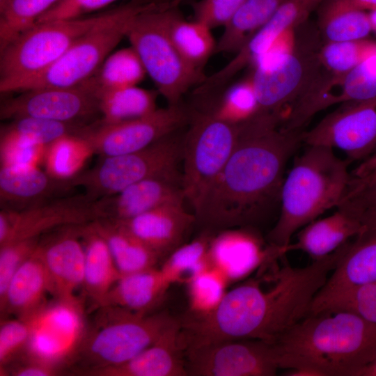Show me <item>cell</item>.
I'll return each instance as SVG.
<instances>
[{
  "label": "cell",
  "mask_w": 376,
  "mask_h": 376,
  "mask_svg": "<svg viewBox=\"0 0 376 376\" xmlns=\"http://www.w3.org/2000/svg\"><path fill=\"white\" fill-rule=\"evenodd\" d=\"M343 251L342 246L303 267L286 263L268 288L251 279L228 290L212 313L191 315L180 322L185 347L242 339L275 343L311 313L317 294Z\"/></svg>",
  "instance_id": "obj_1"
},
{
  "label": "cell",
  "mask_w": 376,
  "mask_h": 376,
  "mask_svg": "<svg viewBox=\"0 0 376 376\" xmlns=\"http://www.w3.org/2000/svg\"><path fill=\"white\" fill-rule=\"evenodd\" d=\"M301 141L299 131L260 113L240 125L235 148L198 209L196 221L223 229L250 224L279 199L287 162Z\"/></svg>",
  "instance_id": "obj_2"
},
{
  "label": "cell",
  "mask_w": 376,
  "mask_h": 376,
  "mask_svg": "<svg viewBox=\"0 0 376 376\" xmlns=\"http://www.w3.org/2000/svg\"><path fill=\"white\" fill-rule=\"evenodd\" d=\"M293 376H356L376 358V323L352 312L311 313L273 344Z\"/></svg>",
  "instance_id": "obj_3"
},
{
  "label": "cell",
  "mask_w": 376,
  "mask_h": 376,
  "mask_svg": "<svg viewBox=\"0 0 376 376\" xmlns=\"http://www.w3.org/2000/svg\"><path fill=\"white\" fill-rule=\"evenodd\" d=\"M350 179L347 163L333 148L308 146L284 178L279 197L280 213L269 233V244L289 247L297 231L339 205Z\"/></svg>",
  "instance_id": "obj_4"
},
{
  "label": "cell",
  "mask_w": 376,
  "mask_h": 376,
  "mask_svg": "<svg viewBox=\"0 0 376 376\" xmlns=\"http://www.w3.org/2000/svg\"><path fill=\"white\" fill-rule=\"evenodd\" d=\"M70 361L68 375L123 363L157 340L178 320L166 313H134L100 306Z\"/></svg>",
  "instance_id": "obj_5"
},
{
  "label": "cell",
  "mask_w": 376,
  "mask_h": 376,
  "mask_svg": "<svg viewBox=\"0 0 376 376\" xmlns=\"http://www.w3.org/2000/svg\"><path fill=\"white\" fill-rule=\"evenodd\" d=\"M169 2L150 1L131 19L126 36L141 60L157 92L169 105L180 104L182 97L205 79L182 58L166 28Z\"/></svg>",
  "instance_id": "obj_6"
},
{
  "label": "cell",
  "mask_w": 376,
  "mask_h": 376,
  "mask_svg": "<svg viewBox=\"0 0 376 376\" xmlns=\"http://www.w3.org/2000/svg\"><path fill=\"white\" fill-rule=\"evenodd\" d=\"M102 15L36 24L0 50V92L17 88L55 63Z\"/></svg>",
  "instance_id": "obj_7"
},
{
  "label": "cell",
  "mask_w": 376,
  "mask_h": 376,
  "mask_svg": "<svg viewBox=\"0 0 376 376\" xmlns=\"http://www.w3.org/2000/svg\"><path fill=\"white\" fill-rule=\"evenodd\" d=\"M150 0H132L102 15L49 68L21 84L16 92L43 87H72L92 77L120 40L131 19Z\"/></svg>",
  "instance_id": "obj_8"
},
{
  "label": "cell",
  "mask_w": 376,
  "mask_h": 376,
  "mask_svg": "<svg viewBox=\"0 0 376 376\" xmlns=\"http://www.w3.org/2000/svg\"><path fill=\"white\" fill-rule=\"evenodd\" d=\"M240 125L224 122L211 112L191 118L183 139L182 182L185 201L198 209L237 144Z\"/></svg>",
  "instance_id": "obj_9"
},
{
  "label": "cell",
  "mask_w": 376,
  "mask_h": 376,
  "mask_svg": "<svg viewBox=\"0 0 376 376\" xmlns=\"http://www.w3.org/2000/svg\"><path fill=\"white\" fill-rule=\"evenodd\" d=\"M175 132L139 150L101 157L93 168L72 178L93 200L115 194L142 180L177 169L182 159L183 139Z\"/></svg>",
  "instance_id": "obj_10"
},
{
  "label": "cell",
  "mask_w": 376,
  "mask_h": 376,
  "mask_svg": "<svg viewBox=\"0 0 376 376\" xmlns=\"http://www.w3.org/2000/svg\"><path fill=\"white\" fill-rule=\"evenodd\" d=\"M319 48L299 41L290 51L273 58L263 57L253 65L249 75L258 97L259 113L283 120L322 70Z\"/></svg>",
  "instance_id": "obj_11"
},
{
  "label": "cell",
  "mask_w": 376,
  "mask_h": 376,
  "mask_svg": "<svg viewBox=\"0 0 376 376\" xmlns=\"http://www.w3.org/2000/svg\"><path fill=\"white\" fill-rule=\"evenodd\" d=\"M189 120L182 105H168L146 116L116 123L100 120L83 127L77 134L91 146L94 155L107 157L143 149L177 132Z\"/></svg>",
  "instance_id": "obj_12"
},
{
  "label": "cell",
  "mask_w": 376,
  "mask_h": 376,
  "mask_svg": "<svg viewBox=\"0 0 376 376\" xmlns=\"http://www.w3.org/2000/svg\"><path fill=\"white\" fill-rule=\"evenodd\" d=\"M188 375L273 376L280 369L273 344L230 340L185 348Z\"/></svg>",
  "instance_id": "obj_13"
},
{
  "label": "cell",
  "mask_w": 376,
  "mask_h": 376,
  "mask_svg": "<svg viewBox=\"0 0 376 376\" xmlns=\"http://www.w3.org/2000/svg\"><path fill=\"white\" fill-rule=\"evenodd\" d=\"M19 93L1 102V120L35 117L87 125L100 115L97 91L88 80L76 86L43 87Z\"/></svg>",
  "instance_id": "obj_14"
},
{
  "label": "cell",
  "mask_w": 376,
  "mask_h": 376,
  "mask_svg": "<svg viewBox=\"0 0 376 376\" xmlns=\"http://www.w3.org/2000/svg\"><path fill=\"white\" fill-rule=\"evenodd\" d=\"M82 301L55 299L30 317L32 331L24 353L63 368L67 375L86 328Z\"/></svg>",
  "instance_id": "obj_15"
},
{
  "label": "cell",
  "mask_w": 376,
  "mask_h": 376,
  "mask_svg": "<svg viewBox=\"0 0 376 376\" xmlns=\"http://www.w3.org/2000/svg\"><path fill=\"white\" fill-rule=\"evenodd\" d=\"M301 141L340 149L350 159L361 162L376 151V97L340 104L301 133Z\"/></svg>",
  "instance_id": "obj_16"
},
{
  "label": "cell",
  "mask_w": 376,
  "mask_h": 376,
  "mask_svg": "<svg viewBox=\"0 0 376 376\" xmlns=\"http://www.w3.org/2000/svg\"><path fill=\"white\" fill-rule=\"evenodd\" d=\"M95 201L85 193L71 194L19 211L1 209L0 246L61 226L91 223L99 219Z\"/></svg>",
  "instance_id": "obj_17"
},
{
  "label": "cell",
  "mask_w": 376,
  "mask_h": 376,
  "mask_svg": "<svg viewBox=\"0 0 376 376\" xmlns=\"http://www.w3.org/2000/svg\"><path fill=\"white\" fill-rule=\"evenodd\" d=\"M84 225L61 226L40 237L35 254L44 265L50 282L51 295L55 299L78 298L75 292L81 288L84 278Z\"/></svg>",
  "instance_id": "obj_18"
},
{
  "label": "cell",
  "mask_w": 376,
  "mask_h": 376,
  "mask_svg": "<svg viewBox=\"0 0 376 376\" xmlns=\"http://www.w3.org/2000/svg\"><path fill=\"white\" fill-rule=\"evenodd\" d=\"M185 201L177 169L142 180L95 201L99 218L125 221L157 207Z\"/></svg>",
  "instance_id": "obj_19"
},
{
  "label": "cell",
  "mask_w": 376,
  "mask_h": 376,
  "mask_svg": "<svg viewBox=\"0 0 376 376\" xmlns=\"http://www.w3.org/2000/svg\"><path fill=\"white\" fill-rule=\"evenodd\" d=\"M290 251L289 247L269 244L265 247L253 233L243 229H224L211 237L208 256L211 266L230 283L249 276L263 263Z\"/></svg>",
  "instance_id": "obj_20"
},
{
  "label": "cell",
  "mask_w": 376,
  "mask_h": 376,
  "mask_svg": "<svg viewBox=\"0 0 376 376\" xmlns=\"http://www.w3.org/2000/svg\"><path fill=\"white\" fill-rule=\"evenodd\" d=\"M72 180L56 179L39 166H1V209L19 211L71 194Z\"/></svg>",
  "instance_id": "obj_21"
},
{
  "label": "cell",
  "mask_w": 376,
  "mask_h": 376,
  "mask_svg": "<svg viewBox=\"0 0 376 376\" xmlns=\"http://www.w3.org/2000/svg\"><path fill=\"white\" fill-rule=\"evenodd\" d=\"M180 322L127 361L92 370L84 376H187Z\"/></svg>",
  "instance_id": "obj_22"
},
{
  "label": "cell",
  "mask_w": 376,
  "mask_h": 376,
  "mask_svg": "<svg viewBox=\"0 0 376 376\" xmlns=\"http://www.w3.org/2000/svg\"><path fill=\"white\" fill-rule=\"evenodd\" d=\"M196 221L184 203L166 204L125 221H118L162 258L180 245Z\"/></svg>",
  "instance_id": "obj_23"
},
{
  "label": "cell",
  "mask_w": 376,
  "mask_h": 376,
  "mask_svg": "<svg viewBox=\"0 0 376 376\" xmlns=\"http://www.w3.org/2000/svg\"><path fill=\"white\" fill-rule=\"evenodd\" d=\"M375 281L376 227L363 228L354 241L345 244L341 258L317 294L313 304Z\"/></svg>",
  "instance_id": "obj_24"
},
{
  "label": "cell",
  "mask_w": 376,
  "mask_h": 376,
  "mask_svg": "<svg viewBox=\"0 0 376 376\" xmlns=\"http://www.w3.org/2000/svg\"><path fill=\"white\" fill-rule=\"evenodd\" d=\"M323 0H285L276 13L226 65L228 71L237 75L253 66L283 33L304 23Z\"/></svg>",
  "instance_id": "obj_25"
},
{
  "label": "cell",
  "mask_w": 376,
  "mask_h": 376,
  "mask_svg": "<svg viewBox=\"0 0 376 376\" xmlns=\"http://www.w3.org/2000/svg\"><path fill=\"white\" fill-rule=\"evenodd\" d=\"M49 279L41 260L34 253L15 272L0 301L1 318L8 315L29 318L47 304Z\"/></svg>",
  "instance_id": "obj_26"
},
{
  "label": "cell",
  "mask_w": 376,
  "mask_h": 376,
  "mask_svg": "<svg viewBox=\"0 0 376 376\" xmlns=\"http://www.w3.org/2000/svg\"><path fill=\"white\" fill-rule=\"evenodd\" d=\"M363 230L361 223L346 211L337 208L331 215L315 219L299 230L290 251L300 250L313 260L324 258Z\"/></svg>",
  "instance_id": "obj_27"
},
{
  "label": "cell",
  "mask_w": 376,
  "mask_h": 376,
  "mask_svg": "<svg viewBox=\"0 0 376 376\" xmlns=\"http://www.w3.org/2000/svg\"><path fill=\"white\" fill-rule=\"evenodd\" d=\"M169 287L159 268L123 275L98 307L111 306L134 313H149Z\"/></svg>",
  "instance_id": "obj_28"
},
{
  "label": "cell",
  "mask_w": 376,
  "mask_h": 376,
  "mask_svg": "<svg viewBox=\"0 0 376 376\" xmlns=\"http://www.w3.org/2000/svg\"><path fill=\"white\" fill-rule=\"evenodd\" d=\"M82 241L85 260L81 289L84 297L97 308L120 274L105 240L96 230L93 221L84 226Z\"/></svg>",
  "instance_id": "obj_29"
},
{
  "label": "cell",
  "mask_w": 376,
  "mask_h": 376,
  "mask_svg": "<svg viewBox=\"0 0 376 376\" xmlns=\"http://www.w3.org/2000/svg\"><path fill=\"white\" fill-rule=\"evenodd\" d=\"M93 224L105 240L120 276L155 267L159 254L120 222L99 218Z\"/></svg>",
  "instance_id": "obj_30"
},
{
  "label": "cell",
  "mask_w": 376,
  "mask_h": 376,
  "mask_svg": "<svg viewBox=\"0 0 376 376\" xmlns=\"http://www.w3.org/2000/svg\"><path fill=\"white\" fill-rule=\"evenodd\" d=\"M170 5L166 9V28L169 35L182 58L192 68L202 72V68L212 54L215 53L211 29L204 23L194 19L187 21Z\"/></svg>",
  "instance_id": "obj_31"
},
{
  "label": "cell",
  "mask_w": 376,
  "mask_h": 376,
  "mask_svg": "<svg viewBox=\"0 0 376 376\" xmlns=\"http://www.w3.org/2000/svg\"><path fill=\"white\" fill-rule=\"evenodd\" d=\"M318 8L319 31L325 42L363 39L372 31L368 13L350 0H323Z\"/></svg>",
  "instance_id": "obj_32"
},
{
  "label": "cell",
  "mask_w": 376,
  "mask_h": 376,
  "mask_svg": "<svg viewBox=\"0 0 376 376\" xmlns=\"http://www.w3.org/2000/svg\"><path fill=\"white\" fill-rule=\"evenodd\" d=\"M285 0H246L217 42L215 53L237 52L278 10Z\"/></svg>",
  "instance_id": "obj_33"
},
{
  "label": "cell",
  "mask_w": 376,
  "mask_h": 376,
  "mask_svg": "<svg viewBox=\"0 0 376 376\" xmlns=\"http://www.w3.org/2000/svg\"><path fill=\"white\" fill-rule=\"evenodd\" d=\"M157 91L136 86L98 93L100 121L116 123L149 114L157 108Z\"/></svg>",
  "instance_id": "obj_34"
},
{
  "label": "cell",
  "mask_w": 376,
  "mask_h": 376,
  "mask_svg": "<svg viewBox=\"0 0 376 376\" xmlns=\"http://www.w3.org/2000/svg\"><path fill=\"white\" fill-rule=\"evenodd\" d=\"M147 74L136 51L130 46L110 54L97 72L89 79L97 94L136 86Z\"/></svg>",
  "instance_id": "obj_35"
},
{
  "label": "cell",
  "mask_w": 376,
  "mask_h": 376,
  "mask_svg": "<svg viewBox=\"0 0 376 376\" xmlns=\"http://www.w3.org/2000/svg\"><path fill=\"white\" fill-rule=\"evenodd\" d=\"M94 155L88 143L77 134L63 136L47 147L44 164L52 177L64 180L74 178Z\"/></svg>",
  "instance_id": "obj_36"
},
{
  "label": "cell",
  "mask_w": 376,
  "mask_h": 376,
  "mask_svg": "<svg viewBox=\"0 0 376 376\" xmlns=\"http://www.w3.org/2000/svg\"><path fill=\"white\" fill-rule=\"evenodd\" d=\"M210 239L211 236L204 235L180 245L169 254L159 270L170 286L176 283L187 284L211 265L208 256Z\"/></svg>",
  "instance_id": "obj_37"
},
{
  "label": "cell",
  "mask_w": 376,
  "mask_h": 376,
  "mask_svg": "<svg viewBox=\"0 0 376 376\" xmlns=\"http://www.w3.org/2000/svg\"><path fill=\"white\" fill-rule=\"evenodd\" d=\"M61 0H8L0 8V50L38 19Z\"/></svg>",
  "instance_id": "obj_38"
},
{
  "label": "cell",
  "mask_w": 376,
  "mask_h": 376,
  "mask_svg": "<svg viewBox=\"0 0 376 376\" xmlns=\"http://www.w3.org/2000/svg\"><path fill=\"white\" fill-rule=\"evenodd\" d=\"M217 118L240 125L259 113V102L250 75L229 87L211 111Z\"/></svg>",
  "instance_id": "obj_39"
},
{
  "label": "cell",
  "mask_w": 376,
  "mask_h": 376,
  "mask_svg": "<svg viewBox=\"0 0 376 376\" xmlns=\"http://www.w3.org/2000/svg\"><path fill=\"white\" fill-rule=\"evenodd\" d=\"M376 54V40L366 38L325 42L318 50V58L324 70L340 74L356 67Z\"/></svg>",
  "instance_id": "obj_40"
},
{
  "label": "cell",
  "mask_w": 376,
  "mask_h": 376,
  "mask_svg": "<svg viewBox=\"0 0 376 376\" xmlns=\"http://www.w3.org/2000/svg\"><path fill=\"white\" fill-rule=\"evenodd\" d=\"M228 284L211 265L193 277L187 283L191 315H205L214 311L225 297Z\"/></svg>",
  "instance_id": "obj_41"
},
{
  "label": "cell",
  "mask_w": 376,
  "mask_h": 376,
  "mask_svg": "<svg viewBox=\"0 0 376 376\" xmlns=\"http://www.w3.org/2000/svg\"><path fill=\"white\" fill-rule=\"evenodd\" d=\"M325 310L352 312L376 323V281L350 288L314 304L311 313Z\"/></svg>",
  "instance_id": "obj_42"
},
{
  "label": "cell",
  "mask_w": 376,
  "mask_h": 376,
  "mask_svg": "<svg viewBox=\"0 0 376 376\" xmlns=\"http://www.w3.org/2000/svg\"><path fill=\"white\" fill-rule=\"evenodd\" d=\"M84 126L40 118L23 117L10 120L2 127L47 147L63 136L77 134Z\"/></svg>",
  "instance_id": "obj_43"
},
{
  "label": "cell",
  "mask_w": 376,
  "mask_h": 376,
  "mask_svg": "<svg viewBox=\"0 0 376 376\" xmlns=\"http://www.w3.org/2000/svg\"><path fill=\"white\" fill-rule=\"evenodd\" d=\"M0 138L1 166H38L44 162L47 146L36 143L2 127Z\"/></svg>",
  "instance_id": "obj_44"
},
{
  "label": "cell",
  "mask_w": 376,
  "mask_h": 376,
  "mask_svg": "<svg viewBox=\"0 0 376 376\" xmlns=\"http://www.w3.org/2000/svg\"><path fill=\"white\" fill-rule=\"evenodd\" d=\"M32 331L30 318L1 319L0 368L24 353Z\"/></svg>",
  "instance_id": "obj_45"
},
{
  "label": "cell",
  "mask_w": 376,
  "mask_h": 376,
  "mask_svg": "<svg viewBox=\"0 0 376 376\" xmlns=\"http://www.w3.org/2000/svg\"><path fill=\"white\" fill-rule=\"evenodd\" d=\"M40 237L14 241L0 246V301L15 272L34 253Z\"/></svg>",
  "instance_id": "obj_46"
},
{
  "label": "cell",
  "mask_w": 376,
  "mask_h": 376,
  "mask_svg": "<svg viewBox=\"0 0 376 376\" xmlns=\"http://www.w3.org/2000/svg\"><path fill=\"white\" fill-rule=\"evenodd\" d=\"M336 208L346 211L363 228L376 227V183L346 194Z\"/></svg>",
  "instance_id": "obj_47"
},
{
  "label": "cell",
  "mask_w": 376,
  "mask_h": 376,
  "mask_svg": "<svg viewBox=\"0 0 376 376\" xmlns=\"http://www.w3.org/2000/svg\"><path fill=\"white\" fill-rule=\"evenodd\" d=\"M246 0H199L192 5L194 19L211 29L225 26Z\"/></svg>",
  "instance_id": "obj_48"
},
{
  "label": "cell",
  "mask_w": 376,
  "mask_h": 376,
  "mask_svg": "<svg viewBox=\"0 0 376 376\" xmlns=\"http://www.w3.org/2000/svg\"><path fill=\"white\" fill-rule=\"evenodd\" d=\"M116 0H61L45 13L37 23L79 18L84 14L104 8ZM36 23V24H37Z\"/></svg>",
  "instance_id": "obj_49"
},
{
  "label": "cell",
  "mask_w": 376,
  "mask_h": 376,
  "mask_svg": "<svg viewBox=\"0 0 376 376\" xmlns=\"http://www.w3.org/2000/svg\"><path fill=\"white\" fill-rule=\"evenodd\" d=\"M2 376H55L66 375L65 371L24 353L17 359L0 368Z\"/></svg>",
  "instance_id": "obj_50"
},
{
  "label": "cell",
  "mask_w": 376,
  "mask_h": 376,
  "mask_svg": "<svg viewBox=\"0 0 376 376\" xmlns=\"http://www.w3.org/2000/svg\"><path fill=\"white\" fill-rule=\"evenodd\" d=\"M376 183V151L351 172V180L346 194Z\"/></svg>",
  "instance_id": "obj_51"
},
{
  "label": "cell",
  "mask_w": 376,
  "mask_h": 376,
  "mask_svg": "<svg viewBox=\"0 0 376 376\" xmlns=\"http://www.w3.org/2000/svg\"><path fill=\"white\" fill-rule=\"evenodd\" d=\"M352 4L361 10H373L376 9V0H350Z\"/></svg>",
  "instance_id": "obj_52"
},
{
  "label": "cell",
  "mask_w": 376,
  "mask_h": 376,
  "mask_svg": "<svg viewBox=\"0 0 376 376\" xmlns=\"http://www.w3.org/2000/svg\"><path fill=\"white\" fill-rule=\"evenodd\" d=\"M356 376H376V358L370 363L359 370Z\"/></svg>",
  "instance_id": "obj_53"
},
{
  "label": "cell",
  "mask_w": 376,
  "mask_h": 376,
  "mask_svg": "<svg viewBox=\"0 0 376 376\" xmlns=\"http://www.w3.org/2000/svg\"><path fill=\"white\" fill-rule=\"evenodd\" d=\"M368 17L371 31L376 33V9L369 11Z\"/></svg>",
  "instance_id": "obj_54"
},
{
  "label": "cell",
  "mask_w": 376,
  "mask_h": 376,
  "mask_svg": "<svg viewBox=\"0 0 376 376\" xmlns=\"http://www.w3.org/2000/svg\"><path fill=\"white\" fill-rule=\"evenodd\" d=\"M187 1H189V0H171V2H172L171 3L173 6H178V5Z\"/></svg>",
  "instance_id": "obj_55"
},
{
  "label": "cell",
  "mask_w": 376,
  "mask_h": 376,
  "mask_svg": "<svg viewBox=\"0 0 376 376\" xmlns=\"http://www.w3.org/2000/svg\"><path fill=\"white\" fill-rule=\"evenodd\" d=\"M8 0H0V8H2Z\"/></svg>",
  "instance_id": "obj_56"
}]
</instances>
